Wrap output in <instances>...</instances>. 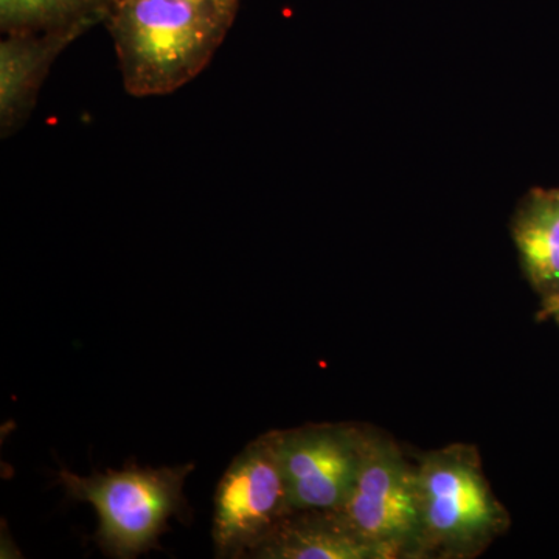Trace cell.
Here are the masks:
<instances>
[{
    "mask_svg": "<svg viewBox=\"0 0 559 559\" xmlns=\"http://www.w3.org/2000/svg\"><path fill=\"white\" fill-rule=\"evenodd\" d=\"M194 2L205 3V5L216 7V9L234 13V7L235 3H237V0H194Z\"/></svg>",
    "mask_w": 559,
    "mask_h": 559,
    "instance_id": "30bf717a",
    "label": "cell"
},
{
    "mask_svg": "<svg viewBox=\"0 0 559 559\" xmlns=\"http://www.w3.org/2000/svg\"><path fill=\"white\" fill-rule=\"evenodd\" d=\"M79 0H0L3 24L46 21L75 5Z\"/></svg>",
    "mask_w": 559,
    "mask_h": 559,
    "instance_id": "9c48e42d",
    "label": "cell"
},
{
    "mask_svg": "<svg viewBox=\"0 0 559 559\" xmlns=\"http://www.w3.org/2000/svg\"><path fill=\"white\" fill-rule=\"evenodd\" d=\"M362 437L345 425L278 430L280 466L294 513L344 507L358 473Z\"/></svg>",
    "mask_w": 559,
    "mask_h": 559,
    "instance_id": "8992f818",
    "label": "cell"
},
{
    "mask_svg": "<svg viewBox=\"0 0 559 559\" xmlns=\"http://www.w3.org/2000/svg\"><path fill=\"white\" fill-rule=\"evenodd\" d=\"M193 471V463L164 468L127 466L84 477L61 469L58 481L70 500L90 503L97 511L95 539L105 555L131 559L156 549L168 521L183 514V485Z\"/></svg>",
    "mask_w": 559,
    "mask_h": 559,
    "instance_id": "7a4b0ae2",
    "label": "cell"
},
{
    "mask_svg": "<svg viewBox=\"0 0 559 559\" xmlns=\"http://www.w3.org/2000/svg\"><path fill=\"white\" fill-rule=\"evenodd\" d=\"M558 193H559V190H558Z\"/></svg>",
    "mask_w": 559,
    "mask_h": 559,
    "instance_id": "7c38bea8",
    "label": "cell"
},
{
    "mask_svg": "<svg viewBox=\"0 0 559 559\" xmlns=\"http://www.w3.org/2000/svg\"><path fill=\"white\" fill-rule=\"evenodd\" d=\"M333 513L385 557L396 554L412 540H421L417 471L411 469L395 444L364 433L352 492Z\"/></svg>",
    "mask_w": 559,
    "mask_h": 559,
    "instance_id": "5b68a950",
    "label": "cell"
},
{
    "mask_svg": "<svg viewBox=\"0 0 559 559\" xmlns=\"http://www.w3.org/2000/svg\"><path fill=\"white\" fill-rule=\"evenodd\" d=\"M293 513L280 466L278 430H272L231 460L216 487L212 528L216 557H252Z\"/></svg>",
    "mask_w": 559,
    "mask_h": 559,
    "instance_id": "3957f363",
    "label": "cell"
},
{
    "mask_svg": "<svg viewBox=\"0 0 559 559\" xmlns=\"http://www.w3.org/2000/svg\"><path fill=\"white\" fill-rule=\"evenodd\" d=\"M514 240L533 285L559 296V193L536 191L514 224Z\"/></svg>",
    "mask_w": 559,
    "mask_h": 559,
    "instance_id": "ba28073f",
    "label": "cell"
},
{
    "mask_svg": "<svg viewBox=\"0 0 559 559\" xmlns=\"http://www.w3.org/2000/svg\"><path fill=\"white\" fill-rule=\"evenodd\" d=\"M549 305L551 312H554V314L557 316V319L559 320V296L551 297V299H549Z\"/></svg>",
    "mask_w": 559,
    "mask_h": 559,
    "instance_id": "8fae6325",
    "label": "cell"
},
{
    "mask_svg": "<svg viewBox=\"0 0 559 559\" xmlns=\"http://www.w3.org/2000/svg\"><path fill=\"white\" fill-rule=\"evenodd\" d=\"M230 20L194 0H119L114 31L128 90H178L204 68Z\"/></svg>",
    "mask_w": 559,
    "mask_h": 559,
    "instance_id": "6da1fadb",
    "label": "cell"
},
{
    "mask_svg": "<svg viewBox=\"0 0 559 559\" xmlns=\"http://www.w3.org/2000/svg\"><path fill=\"white\" fill-rule=\"evenodd\" d=\"M378 547L353 535L333 511H297L286 518L250 558L367 559L384 558Z\"/></svg>",
    "mask_w": 559,
    "mask_h": 559,
    "instance_id": "52a82bcc",
    "label": "cell"
},
{
    "mask_svg": "<svg viewBox=\"0 0 559 559\" xmlns=\"http://www.w3.org/2000/svg\"><path fill=\"white\" fill-rule=\"evenodd\" d=\"M421 540L452 551L480 546L502 527L503 513L479 460L466 448L432 452L417 471Z\"/></svg>",
    "mask_w": 559,
    "mask_h": 559,
    "instance_id": "277c9868",
    "label": "cell"
}]
</instances>
